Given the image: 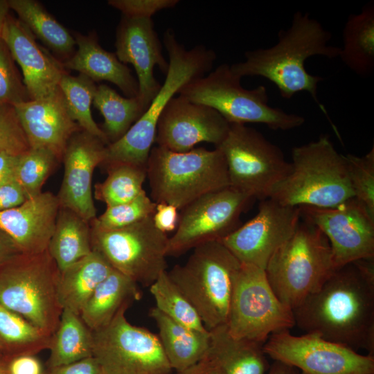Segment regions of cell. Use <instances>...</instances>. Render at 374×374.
<instances>
[{
  "label": "cell",
  "instance_id": "1",
  "mask_svg": "<svg viewBox=\"0 0 374 374\" xmlns=\"http://www.w3.org/2000/svg\"><path fill=\"white\" fill-rule=\"evenodd\" d=\"M293 314L305 333L374 355V258L336 268Z\"/></svg>",
  "mask_w": 374,
  "mask_h": 374
},
{
  "label": "cell",
  "instance_id": "2",
  "mask_svg": "<svg viewBox=\"0 0 374 374\" xmlns=\"http://www.w3.org/2000/svg\"><path fill=\"white\" fill-rule=\"evenodd\" d=\"M331 38L330 32L319 21L308 12L298 11L294 14L290 26L278 32L274 45L246 51L244 60L230 65V68L240 78H266L285 99L306 91L326 113L318 99V84L323 78L308 73L305 64L308 58L315 55L338 57L340 48L329 44Z\"/></svg>",
  "mask_w": 374,
  "mask_h": 374
},
{
  "label": "cell",
  "instance_id": "3",
  "mask_svg": "<svg viewBox=\"0 0 374 374\" xmlns=\"http://www.w3.org/2000/svg\"><path fill=\"white\" fill-rule=\"evenodd\" d=\"M163 44L169 63L164 82L140 118L120 139L106 146L104 167L120 163L146 167L165 107L183 86L211 71L217 57L203 45L186 50L170 29L163 34Z\"/></svg>",
  "mask_w": 374,
  "mask_h": 374
},
{
  "label": "cell",
  "instance_id": "4",
  "mask_svg": "<svg viewBox=\"0 0 374 374\" xmlns=\"http://www.w3.org/2000/svg\"><path fill=\"white\" fill-rule=\"evenodd\" d=\"M291 170L270 198L290 206L333 208L354 197L344 154L330 136L294 147Z\"/></svg>",
  "mask_w": 374,
  "mask_h": 374
},
{
  "label": "cell",
  "instance_id": "5",
  "mask_svg": "<svg viewBox=\"0 0 374 374\" xmlns=\"http://www.w3.org/2000/svg\"><path fill=\"white\" fill-rule=\"evenodd\" d=\"M146 172L152 201L178 210L205 194L230 186L225 159L216 148L175 152L154 146Z\"/></svg>",
  "mask_w": 374,
  "mask_h": 374
},
{
  "label": "cell",
  "instance_id": "6",
  "mask_svg": "<svg viewBox=\"0 0 374 374\" xmlns=\"http://www.w3.org/2000/svg\"><path fill=\"white\" fill-rule=\"evenodd\" d=\"M335 269L328 238L301 217L293 234L269 260L265 272L278 298L293 311Z\"/></svg>",
  "mask_w": 374,
  "mask_h": 374
},
{
  "label": "cell",
  "instance_id": "7",
  "mask_svg": "<svg viewBox=\"0 0 374 374\" xmlns=\"http://www.w3.org/2000/svg\"><path fill=\"white\" fill-rule=\"evenodd\" d=\"M240 262L221 241L200 244L183 265L167 271L210 330L227 322Z\"/></svg>",
  "mask_w": 374,
  "mask_h": 374
},
{
  "label": "cell",
  "instance_id": "8",
  "mask_svg": "<svg viewBox=\"0 0 374 374\" xmlns=\"http://www.w3.org/2000/svg\"><path fill=\"white\" fill-rule=\"evenodd\" d=\"M230 65H219L208 75L183 86L181 96L218 112L230 124L261 123L273 130L287 131L301 126L305 118L269 105L267 88L259 85L247 89Z\"/></svg>",
  "mask_w": 374,
  "mask_h": 374
},
{
  "label": "cell",
  "instance_id": "9",
  "mask_svg": "<svg viewBox=\"0 0 374 374\" xmlns=\"http://www.w3.org/2000/svg\"><path fill=\"white\" fill-rule=\"evenodd\" d=\"M60 274L48 249L21 253L0 267V303L52 336L63 310Z\"/></svg>",
  "mask_w": 374,
  "mask_h": 374
},
{
  "label": "cell",
  "instance_id": "10",
  "mask_svg": "<svg viewBox=\"0 0 374 374\" xmlns=\"http://www.w3.org/2000/svg\"><path fill=\"white\" fill-rule=\"evenodd\" d=\"M215 148L225 159L230 186L253 200L269 198L291 170L276 145L244 124H231L225 139Z\"/></svg>",
  "mask_w": 374,
  "mask_h": 374
},
{
  "label": "cell",
  "instance_id": "11",
  "mask_svg": "<svg viewBox=\"0 0 374 374\" xmlns=\"http://www.w3.org/2000/svg\"><path fill=\"white\" fill-rule=\"evenodd\" d=\"M226 325L234 337L264 344L271 335L290 330L295 322L292 310L278 298L265 270L242 264Z\"/></svg>",
  "mask_w": 374,
  "mask_h": 374
},
{
  "label": "cell",
  "instance_id": "12",
  "mask_svg": "<svg viewBox=\"0 0 374 374\" xmlns=\"http://www.w3.org/2000/svg\"><path fill=\"white\" fill-rule=\"evenodd\" d=\"M152 217L113 230L91 227L92 249L112 268L138 284L150 286L167 268L169 238L158 230Z\"/></svg>",
  "mask_w": 374,
  "mask_h": 374
},
{
  "label": "cell",
  "instance_id": "13",
  "mask_svg": "<svg viewBox=\"0 0 374 374\" xmlns=\"http://www.w3.org/2000/svg\"><path fill=\"white\" fill-rule=\"evenodd\" d=\"M127 309L93 332V357L105 374H172L158 335L130 323Z\"/></svg>",
  "mask_w": 374,
  "mask_h": 374
},
{
  "label": "cell",
  "instance_id": "14",
  "mask_svg": "<svg viewBox=\"0 0 374 374\" xmlns=\"http://www.w3.org/2000/svg\"><path fill=\"white\" fill-rule=\"evenodd\" d=\"M253 199L231 186L205 194L179 214L167 256H179L211 241H220L240 225V217Z\"/></svg>",
  "mask_w": 374,
  "mask_h": 374
},
{
  "label": "cell",
  "instance_id": "15",
  "mask_svg": "<svg viewBox=\"0 0 374 374\" xmlns=\"http://www.w3.org/2000/svg\"><path fill=\"white\" fill-rule=\"evenodd\" d=\"M268 357L301 374H374V355L326 340L316 334L274 333L263 344Z\"/></svg>",
  "mask_w": 374,
  "mask_h": 374
},
{
  "label": "cell",
  "instance_id": "16",
  "mask_svg": "<svg viewBox=\"0 0 374 374\" xmlns=\"http://www.w3.org/2000/svg\"><path fill=\"white\" fill-rule=\"evenodd\" d=\"M299 207L301 217L328 238L336 268L374 258V217L357 199L333 208Z\"/></svg>",
  "mask_w": 374,
  "mask_h": 374
},
{
  "label": "cell",
  "instance_id": "17",
  "mask_svg": "<svg viewBox=\"0 0 374 374\" xmlns=\"http://www.w3.org/2000/svg\"><path fill=\"white\" fill-rule=\"evenodd\" d=\"M301 220L299 206L267 198L261 200L257 214L220 241L241 264L265 270L274 253L294 232Z\"/></svg>",
  "mask_w": 374,
  "mask_h": 374
},
{
  "label": "cell",
  "instance_id": "18",
  "mask_svg": "<svg viewBox=\"0 0 374 374\" xmlns=\"http://www.w3.org/2000/svg\"><path fill=\"white\" fill-rule=\"evenodd\" d=\"M231 124L212 107L181 96L168 103L158 121L157 145L175 152H186L200 143L218 146Z\"/></svg>",
  "mask_w": 374,
  "mask_h": 374
},
{
  "label": "cell",
  "instance_id": "19",
  "mask_svg": "<svg viewBox=\"0 0 374 374\" xmlns=\"http://www.w3.org/2000/svg\"><path fill=\"white\" fill-rule=\"evenodd\" d=\"M106 146L99 138L80 130L70 138L62 157L64 175L57 195L60 207L71 209L89 222L96 217L93 174L105 159Z\"/></svg>",
  "mask_w": 374,
  "mask_h": 374
},
{
  "label": "cell",
  "instance_id": "20",
  "mask_svg": "<svg viewBox=\"0 0 374 374\" xmlns=\"http://www.w3.org/2000/svg\"><path fill=\"white\" fill-rule=\"evenodd\" d=\"M115 47L118 59L134 66L139 85L137 97L147 109L161 86L154 77V67L157 66L165 74L169 67L152 18L122 15L116 28Z\"/></svg>",
  "mask_w": 374,
  "mask_h": 374
},
{
  "label": "cell",
  "instance_id": "21",
  "mask_svg": "<svg viewBox=\"0 0 374 374\" xmlns=\"http://www.w3.org/2000/svg\"><path fill=\"white\" fill-rule=\"evenodd\" d=\"M1 38L19 65L30 100L46 98L59 89L62 78L69 73L63 63L36 38L19 19L8 15Z\"/></svg>",
  "mask_w": 374,
  "mask_h": 374
},
{
  "label": "cell",
  "instance_id": "22",
  "mask_svg": "<svg viewBox=\"0 0 374 374\" xmlns=\"http://www.w3.org/2000/svg\"><path fill=\"white\" fill-rule=\"evenodd\" d=\"M14 107L30 148L47 149L61 162L69 140L81 129L71 118L60 87L46 98Z\"/></svg>",
  "mask_w": 374,
  "mask_h": 374
},
{
  "label": "cell",
  "instance_id": "23",
  "mask_svg": "<svg viewBox=\"0 0 374 374\" xmlns=\"http://www.w3.org/2000/svg\"><path fill=\"white\" fill-rule=\"evenodd\" d=\"M59 209L57 195L42 192L20 206L0 211V228L22 253H42L48 249Z\"/></svg>",
  "mask_w": 374,
  "mask_h": 374
},
{
  "label": "cell",
  "instance_id": "24",
  "mask_svg": "<svg viewBox=\"0 0 374 374\" xmlns=\"http://www.w3.org/2000/svg\"><path fill=\"white\" fill-rule=\"evenodd\" d=\"M76 49L73 55L63 63L66 69L74 70L95 82L108 81L116 85L126 96H138L137 80L127 66L122 63L115 53L105 50L99 44L97 34L87 35L75 33Z\"/></svg>",
  "mask_w": 374,
  "mask_h": 374
},
{
  "label": "cell",
  "instance_id": "25",
  "mask_svg": "<svg viewBox=\"0 0 374 374\" xmlns=\"http://www.w3.org/2000/svg\"><path fill=\"white\" fill-rule=\"evenodd\" d=\"M204 359L221 374H266L271 366L263 344L232 336L226 324L209 330Z\"/></svg>",
  "mask_w": 374,
  "mask_h": 374
},
{
  "label": "cell",
  "instance_id": "26",
  "mask_svg": "<svg viewBox=\"0 0 374 374\" xmlns=\"http://www.w3.org/2000/svg\"><path fill=\"white\" fill-rule=\"evenodd\" d=\"M159 330V339L172 369L181 372L204 359L207 354L210 333L200 332L170 319L157 308L150 311Z\"/></svg>",
  "mask_w": 374,
  "mask_h": 374
},
{
  "label": "cell",
  "instance_id": "27",
  "mask_svg": "<svg viewBox=\"0 0 374 374\" xmlns=\"http://www.w3.org/2000/svg\"><path fill=\"white\" fill-rule=\"evenodd\" d=\"M140 298L139 284L113 269L95 289L80 315L94 332L109 324L121 310L127 309Z\"/></svg>",
  "mask_w": 374,
  "mask_h": 374
},
{
  "label": "cell",
  "instance_id": "28",
  "mask_svg": "<svg viewBox=\"0 0 374 374\" xmlns=\"http://www.w3.org/2000/svg\"><path fill=\"white\" fill-rule=\"evenodd\" d=\"M114 269L96 251L60 272L58 295L63 309L80 314L97 286Z\"/></svg>",
  "mask_w": 374,
  "mask_h": 374
},
{
  "label": "cell",
  "instance_id": "29",
  "mask_svg": "<svg viewBox=\"0 0 374 374\" xmlns=\"http://www.w3.org/2000/svg\"><path fill=\"white\" fill-rule=\"evenodd\" d=\"M339 57L359 76L367 78L374 71V3H368L350 15L343 29Z\"/></svg>",
  "mask_w": 374,
  "mask_h": 374
},
{
  "label": "cell",
  "instance_id": "30",
  "mask_svg": "<svg viewBox=\"0 0 374 374\" xmlns=\"http://www.w3.org/2000/svg\"><path fill=\"white\" fill-rule=\"evenodd\" d=\"M10 8L19 20L62 63L75 53L76 42L73 35L35 0H8Z\"/></svg>",
  "mask_w": 374,
  "mask_h": 374
},
{
  "label": "cell",
  "instance_id": "31",
  "mask_svg": "<svg viewBox=\"0 0 374 374\" xmlns=\"http://www.w3.org/2000/svg\"><path fill=\"white\" fill-rule=\"evenodd\" d=\"M47 249L60 272L87 256L93 251L90 222L60 207Z\"/></svg>",
  "mask_w": 374,
  "mask_h": 374
},
{
  "label": "cell",
  "instance_id": "32",
  "mask_svg": "<svg viewBox=\"0 0 374 374\" xmlns=\"http://www.w3.org/2000/svg\"><path fill=\"white\" fill-rule=\"evenodd\" d=\"M46 366L54 367L93 357V333L80 315L63 309L52 335Z\"/></svg>",
  "mask_w": 374,
  "mask_h": 374
},
{
  "label": "cell",
  "instance_id": "33",
  "mask_svg": "<svg viewBox=\"0 0 374 374\" xmlns=\"http://www.w3.org/2000/svg\"><path fill=\"white\" fill-rule=\"evenodd\" d=\"M93 104L104 118L101 129L109 143L120 139L146 110L137 96L123 97L105 84L97 86Z\"/></svg>",
  "mask_w": 374,
  "mask_h": 374
},
{
  "label": "cell",
  "instance_id": "34",
  "mask_svg": "<svg viewBox=\"0 0 374 374\" xmlns=\"http://www.w3.org/2000/svg\"><path fill=\"white\" fill-rule=\"evenodd\" d=\"M51 335L0 303V350L4 357L49 349Z\"/></svg>",
  "mask_w": 374,
  "mask_h": 374
},
{
  "label": "cell",
  "instance_id": "35",
  "mask_svg": "<svg viewBox=\"0 0 374 374\" xmlns=\"http://www.w3.org/2000/svg\"><path fill=\"white\" fill-rule=\"evenodd\" d=\"M59 87L63 94L71 118L80 129L109 144L105 133L94 121L91 114V105L97 85L90 78L79 73L77 76L64 75Z\"/></svg>",
  "mask_w": 374,
  "mask_h": 374
},
{
  "label": "cell",
  "instance_id": "36",
  "mask_svg": "<svg viewBox=\"0 0 374 374\" xmlns=\"http://www.w3.org/2000/svg\"><path fill=\"white\" fill-rule=\"evenodd\" d=\"M107 177L94 186V197L108 206L130 202L145 190L146 167L120 163L105 168Z\"/></svg>",
  "mask_w": 374,
  "mask_h": 374
},
{
  "label": "cell",
  "instance_id": "37",
  "mask_svg": "<svg viewBox=\"0 0 374 374\" xmlns=\"http://www.w3.org/2000/svg\"><path fill=\"white\" fill-rule=\"evenodd\" d=\"M149 287L155 308L161 312L188 328L208 331L194 306L170 278L167 271H163Z\"/></svg>",
  "mask_w": 374,
  "mask_h": 374
},
{
  "label": "cell",
  "instance_id": "38",
  "mask_svg": "<svg viewBox=\"0 0 374 374\" xmlns=\"http://www.w3.org/2000/svg\"><path fill=\"white\" fill-rule=\"evenodd\" d=\"M59 163L55 155L45 148H30L19 156L15 179L27 199L42 193L45 181Z\"/></svg>",
  "mask_w": 374,
  "mask_h": 374
},
{
  "label": "cell",
  "instance_id": "39",
  "mask_svg": "<svg viewBox=\"0 0 374 374\" xmlns=\"http://www.w3.org/2000/svg\"><path fill=\"white\" fill-rule=\"evenodd\" d=\"M156 206L144 190L130 202L107 207L103 214L90 222V226L104 231L128 226L153 215Z\"/></svg>",
  "mask_w": 374,
  "mask_h": 374
},
{
  "label": "cell",
  "instance_id": "40",
  "mask_svg": "<svg viewBox=\"0 0 374 374\" xmlns=\"http://www.w3.org/2000/svg\"><path fill=\"white\" fill-rule=\"evenodd\" d=\"M354 197L374 217V148L365 155H344Z\"/></svg>",
  "mask_w": 374,
  "mask_h": 374
},
{
  "label": "cell",
  "instance_id": "41",
  "mask_svg": "<svg viewBox=\"0 0 374 374\" xmlns=\"http://www.w3.org/2000/svg\"><path fill=\"white\" fill-rule=\"evenodd\" d=\"M30 100L22 75L8 47L0 37V104L15 106Z\"/></svg>",
  "mask_w": 374,
  "mask_h": 374
},
{
  "label": "cell",
  "instance_id": "42",
  "mask_svg": "<svg viewBox=\"0 0 374 374\" xmlns=\"http://www.w3.org/2000/svg\"><path fill=\"white\" fill-rule=\"evenodd\" d=\"M29 149L15 107L0 104V152L21 155Z\"/></svg>",
  "mask_w": 374,
  "mask_h": 374
},
{
  "label": "cell",
  "instance_id": "43",
  "mask_svg": "<svg viewBox=\"0 0 374 374\" xmlns=\"http://www.w3.org/2000/svg\"><path fill=\"white\" fill-rule=\"evenodd\" d=\"M178 0H109L107 3L131 18H152L157 12L171 8Z\"/></svg>",
  "mask_w": 374,
  "mask_h": 374
},
{
  "label": "cell",
  "instance_id": "44",
  "mask_svg": "<svg viewBox=\"0 0 374 374\" xmlns=\"http://www.w3.org/2000/svg\"><path fill=\"white\" fill-rule=\"evenodd\" d=\"M9 374H45L46 366L36 355L6 357Z\"/></svg>",
  "mask_w": 374,
  "mask_h": 374
},
{
  "label": "cell",
  "instance_id": "45",
  "mask_svg": "<svg viewBox=\"0 0 374 374\" xmlns=\"http://www.w3.org/2000/svg\"><path fill=\"white\" fill-rule=\"evenodd\" d=\"M102 368L93 357L54 367H46L45 374H101Z\"/></svg>",
  "mask_w": 374,
  "mask_h": 374
},
{
  "label": "cell",
  "instance_id": "46",
  "mask_svg": "<svg viewBox=\"0 0 374 374\" xmlns=\"http://www.w3.org/2000/svg\"><path fill=\"white\" fill-rule=\"evenodd\" d=\"M179 218L178 209L175 206L165 203L157 204L152 220L158 230L166 234L176 230Z\"/></svg>",
  "mask_w": 374,
  "mask_h": 374
},
{
  "label": "cell",
  "instance_id": "47",
  "mask_svg": "<svg viewBox=\"0 0 374 374\" xmlns=\"http://www.w3.org/2000/svg\"><path fill=\"white\" fill-rule=\"evenodd\" d=\"M26 196L15 179L0 186V211L22 204Z\"/></svg>",
  "mask_w": 374,
  "mask_h": 374
},
{
  "label": "cell",
  "instance_id": "48",
  "mask_svg": "<svg viewBox=\"0 0 374 374\" xmlns=\"http://www.w3.org/2000/svg\"><path fill=\"white\" fill-rule=\"evenodd\" d=\"M21 253L13 240L0 228V267Z\"/></svg>",
  "mask_w": 374,
  "mask_h": 374
},
{
  "label": "cell",
  "instance_id": "49",
  "mask_svg": "<svg viewBox=\"0 0 374 374\" xmlns=\"http://www.w3.org/2000/svg\"><path fill=\"white\" fill-rule=\"evenodd\" d=\"M19 156L8 152H0V186L15 179Z\"/></svg>",
  "mask_w": 374,
  "mask_h": 374
},
{
  "label": "cell",
  "instance_id": "50",
  "mask_svg": "<svg viewBox=\"0 0 374 374\" xmlns=\"http://www.w3.org/2000/svg\"><path fill=\"white\" fill-rule=\"evenodd\" d=\"M177 374H221L208 360L202 359Z\"/></svg>",
  "mask_w": 374,
  "mask_h": 374
},
{
  "label": "cell",
  "instance_id": "51",
  "mask_svg": "<svg viewBox=\"0 0 374 374\" xmlns=\"http://www.w3.org/2000/svg\"><path fill=\"white\" fill-rule=\"evenodd\" d=\"M266 374H301L296 368L285 363L274 361Z\"/></svg>",
  "mask_w": 374,
  "mask_h": 374
},
{
  "label": "cell",
  "instance_id": "52",
  "mask_svg": "<svg viewBox=\"0 0 374 374\" xmlns=\"http://www.w3.org/2000/svg\"><path fill=\"white\" fill-rule=\"evenodd\" d=\"M10 10L8 0H0V34Z\"/></svg>",
  "mask_w": 374,
  "mask_h": 374
},
{
  "label": "cell",
  "instance_id": "53",
  "mask_svg": "<svg viewBox=\"0 0 374 374\" xmlns=\"http://www.w3.org/2000/svg\"><path fill=\"white\" fill-rule=\"evenodd\" d=\"M0 374H9L6 357H0Z\"/></svg>",
  "mask_w": 374,
  "mask_h": 374
},
{
  "label": "cell",
  "instance_id": "54",
  "mask_svg": "<svg viewBox=\"0 0 374 374\" xmlns=\"http://www.w3.org/2000/svg\"><path fill=\"white\" fill-rule=\"evenodd\" d=\"M3 357V355H2V353H1V352L0 350V357Z\"/></svg>",
  "mask_w": 374,
  "mask_h": 374
},
{
  "label": "cell",
  "instance_id": "55",
  "mask_svg": "<svg viewBox=\"0 0 374 374\" xmlns=\"http://www.w3.org/2000/svg\"><path fill=\"white\" fill-rule=\"evenodd\" d=\"M101 374H105V373L103 371Z\"/></svg>",
  "mask_w": 374,
  "mask_h": 374
}]
</instances>
